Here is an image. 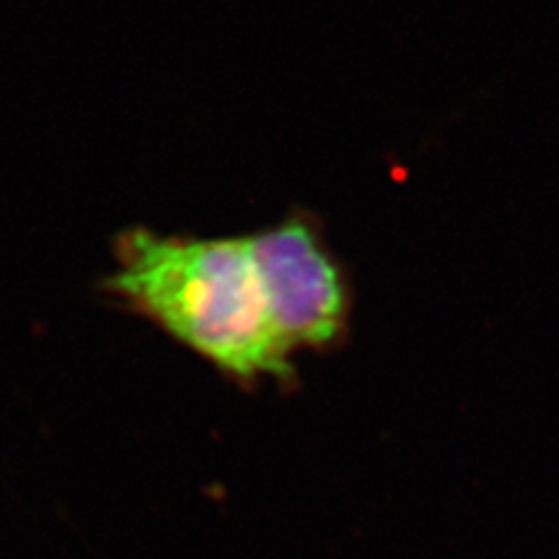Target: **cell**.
<instances>
[{"label": "cell", "instance_id": "cell-1", "mask_svg": "<svg viewBox=\"0 0 559 559\" xmlns=\"http://www.w3.org/2000/svg\"><path fill=\"white\" fill-rule=\"evenodd\" d=\"M115 269L98 289L135 318L199 355L240 388L273 380L296 384L292 355L280 343L248 236L197 238L119 231Z\"/></svg>", "mask_w": 559, "mask_h": 559}, {"label": "cell", "instance_id": "cell-2", "mask_svg": "<svg viewBox=\"0 0 559 559\" xmlns=\"http://www.w3.org/2000/svg\"><path fill=\"white\" fill-rule=\"evenodd\" d=\"M248 238L273 329L287 353L336 349L349 334L353 287L322 224L296 210Z\"/></svg>", "mask_w": 559, "mask_h": 559}]
</instances>
